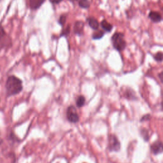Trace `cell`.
Masks as SVG:
<instances>
[{
  "label": "cell",
  "mask_w": 163,
  "mask_h": 163,
  "mask_svg": "<svg viewBox=\"0 0 163 163\" xmlns=\"http://www.w3.org/2000/svg\"><path fill=\"white\" fill-rule=\"evenodd\" d=\"M5 87L8 96L18 94L22 90V82L15 76H10L7 80Z\"/></svg>",
  "instance_id": "obj_1"
},
{
  "label": "cell",
  "mask_w": 163,
  "mask_h": 163,
  "mask_svg": "<svg viewBox=\"0 0 163 163\" xmlns=\"http://www.w3.org/2000/svg\"><path fill=\"white\" fill-rule=\"evenodd\" d=\"M112 43L113 48L119 52H122L126 49L127 43L124 39V35L122 33H116L112 36Z\"/></svg>",
  "instance_id": "obj_2"
},
{
  "label": "cell",
  "mask_w": 163,
  "mask_h": 163,
  "mask_svg": "<svg viewBox=\"0 0 163 163\" xmlns=\"http://www.w3.org/2000/svg\"><path fill=\"white\" fill-rule=\"evenodd\" d=\"M108 149L110 152H119L121 150V143L115 135H110L108 136Z\"/></svg>",
  "instance_id": "obj_3"
},
{
  "label": "cell",
  "mask_w": 163,
  "mask_h": 163,
  "mask_svg": "<svg viewBox=\"0 0 163 163\" xmlns=\"http://www.w3.org/2000/svg\"><path fill=\"white\" fill-rule=\"evenodd\" d=\"M66 118L71 123H77L79 121V116L76 111V108L71 105L66 110Z\"/></svg>",
  "instance_id": "obj_4"
},
{
  "label": "cell",
  "mask_w": 163,
  "mask_h": 163,
  "mask_svg": "<svg viewBox=\"0 0 163 163\" xmlns=\"http://www.w3.org/2000/svg\"><path fill=\"white\" fill-rule=\"evenodd\" d=\"M150 150L153 154L159 155L162 152V143L160 140H156L150 145Z\"/></svg>",
  "instance_id": "obj_5"
},
{
  "label": "cell",
  "mask_w": 163,
  "mask_h": 163,
  "mask_svg": "<svg viewBox=\"0 0 163 163\" xmlns=\"http://www.w3.org/2000/svg\"><path fill=\"white\" fill-rule=\"evenodd\" d=\"M84 23L82 21H76L73 27V31L76 35L82 36L84 34Z\"/></svg>",
  "instance_id": "obj_6"
},
{
  "label": "cell",
  "mask_w": 163,
  "mask_h": 163,
  "mask_svg": "<svg viewBox=\"0 0 163 163\" xmlns=\"http://www.w3.org/2000/svg\"><path fill=\"white\" fill-rule=\"evenodd\" d=\"M148 17L150 19V20L153 22H155V23H158V22H161L162 19L161 14L159 12H156V11H151L149 13Z\"/></svg>",
  "instance_id": "obj_7"
},
{
  "label": "cell",
  "mask_w": 163,
  "mask_h": 163,
  "mask_svg": "<svg viewBox=\"0 0 163 163\" xmlns=\"http://www.w3.org/2000/svg\"><path fill=\"white\" fill-rule=\"evenodd\" d=\"M87 21L88 22L89 26L92 28L93 30L96 31L97 30H98L99 24L96 19H95L93 17H89L87 19Z\"/></svg>",
  "instance_id": "obj_8"
},
{
  "label": "cell",
  "mask_w": 163,
  "mask_h": 163,
  "mask_svg": "<svg viewBox=\"0 0 163 163\" xmlns=\"http://www.w3.org/2000/svg\"><path fill=\"white\" fill-rule=\"evenodd\" d=\"M46 0H30V7L32 10L39 8Z\"/></svg>",
  "instance_id": "obj_9"
},
{
  "label": "cell",
  "mask_w": 163,
  "mask_h": 163,
  "mask_svg": "<svg viewBox=\"0 0 163 163\" xmlns=\"http://www.w3.org/2000/svg\"><path fill=\"white\" fill-rule=\"evenodd\" d=\"M100 25L104 31H107L108 33L111 32V31L113 29V26L110 22H108L107 20L102 21L100 24Z\"/></svg>",
  "instance_id": "obj_10"
},
{
  "label": "cell",
  "mask_w": 163,
  "mask_h": 163,
  "mask_svg": "<svg viewBox=\"0 0 163 163\" xmlns=\"http://www.w3.org/2000/svg\"><path fill=\"white\" fill-rule=\"evenodd\" d=\"M124 97L127 99H134L137 98L135 93L134 92V90H132L131 89H127L125 91V93H124Z\"/></svg>",
  "instance_id": "obj_11"
},
{
  "label": "cell",
  "mask_w": 163,
  "mask_h": 163,
  "mask_svg": "<svg viewBox=\"0 0 163 163\" xmlns=\"http://www.w3.org/2000/svg\"><path fill=\"white\" fill-rule=\"evenodd\" d=\"M85 104V98L82 95H80L76 98V105L79 108H81L84 106Z\"/></svg>",
  "instance_id": "obj_12"
},
{
  "label": "cell",
  "mask_w": 163,
  "mask_h": 163,
  "mask_svg": "<svg viewBox=\"0 0 163 163\" xmlns=\"http://www.w3.org/2000/svg\"><path fill=\"white\" fill-rule=\"evenodd\" d=\"M79 5L82 8L87 9L90 6V1L89 0H79Z\"/></svg>",
  "instance_id": "obj_13"
},
{
  "label": "cell",
  "mask_w": 163,
  "mask_h": 163,
  "mask_svg": "<svg viewBox=\"0 0 163 163\" xmlns=\"http://www.w3.org/2000/svg\"><path fill=\"white\" fill-rule=\"evenodd\" d=\"M105 34V33L102 30H99L94 32L93 35V40H99L102 38Z\"/></svg>",
  "instance_id": "obj_14"
},
{
  "label": "cell",
  "mask_w": 163,
  "mask_h": 163,
  "mask_svg": "<svg viewBox=\"0 0 163 163\" xmlns=\"http://www.w3.org/2000/svg\"><path fill=\"white\" fill-rule=\"evenodd\" d=\"M140 133L142 138L144 139V140L145 142H148V140H149L150 135H149V133H148V130H147V129L145 128L142 129L140 131Z\"/></svg>",
  "instance_id": "obj_15"
},
{
  "label": "cell",
  "mask_w": 163,
  "mask_h": 163,
  "mask_svg": "<svg viewBox=\"0 0 163 163\" xmlns=\"http://www.w3.org/2000/svg\"><path fill=\"white\" fill-rule=\"evenodd\" d=\"M66 15H61L59 19V21H58V22L59 24L62 26V27H64L65 23H66Z\"/></svg>",
  "instance_id": "obj_16"
},
{
  "label": "cell",
  "mask_w": 163,
  "mask_h": 163,
  "mask_svg": "<svg viewBox=\"0 0 163 163\" xmlns=\"http://www.w3.org/2000/svg\"><path fill=\"white\" fill-rule=\"evenodd\" d=\"M70 33V26L68 25L65 29H63L62 33H61V36H68Z\"/></svg>",
  "instance_id": "obj_17"
},
{
  "label": "cell",
  "mask_w": 163,
  "mask_h": 163,
  "mask_svg": "<svg viewBox=\"0 0 163 163\" xmlns=\"http://www.w3.org/2000/svg\"><path fill=\"white\" fill-rule=\"evenodd\" d=\"M154 59L157 62H162V53L161 52H157V53L154 56Z\"/></svg>",
  "instance_id": "obj_18"
},
{
  "label": "cell",
  "mask_w": 163,
  "mask_h": 163,
  "mask_svg": "<svg viewBox=\"0 0 163 163\" xmlns=\"http://www.w3.org/2000/svg\"><path fill=\"white\" fill-rule=\"evenodd\" d=\"M151 119V116L150 114H146L145 116H143L141 118V122H144L146 121H149V120Z\"/></svg>",
  "instance_id": "obj_19"
},
{
  "label": "cell",
  "mask_w": 163,
  "mask_h": 163,
  "mask_svg": "<svg viewBox=\"0 0 163 163\" xmlns=\"http://www.w3.org/2000/svg\"><path fill=\"white\" fill-rule=\"evenodd\" d=\"M4 35H5V32H4L3 27L0 26V41L2 40V38L4 37Z\"/></svg>",
  "instance_id": "obj_20"
},
{
  "label": "cell",
  "mask_w": 163,
  "mask_h": 163,
  "mask_svg": "<svg viewBox=\"0 0 163 163\" xmlns=\"http://www.w3.org/2000/svg\"><path fill=\"white\" fill-rule=\"evenodd\" d=\"M50 2L52 4H59L61 2H62L63 0H49Z\"/></svg>",
  "instance_id": "obj_21"
},
{
  "label": "cell",
  "mask_w": 163,
  "mask_h": 163,
  "mask_svg": "<svg viewBox=\"0 0 163 163\" xmlns=\"http://www.w3.org/2000/svg\"><path fill=\"white\" fill-rule=\"evenodd\" d=\"M159 79H160V80L162 82V72H161L159 75Z\"/></svg>",
  "instance_id": "obj_22"
},
{
  "label": "cell",
  "mask_w": 163,
  "mask_h": 163,
  "mask_svg": "<svg viewBox=\"0 0 163 163\" xmlns=\"http://www.w3.org/2000/svg\"><path fill=\"white\" fill-rule=\"evenodd\" d=\"M68 1H70V2H71V3H75L76 1H77L78 0H68Z\"/></svg>",
  "instance_id": "obj_23"
},
{
  "label": "cell",
  "mask_w": 163,
  "mask_h": 163,
  "mask_svg": "<svg viewBox=\"0 0 163 163\" xmlns=\"http://www.w3.org/2000/svg\"><path fill=\"white\" fill-rule=\"evenodd\" d=\"M2 142H3V140H1V138H0V145H1V143H2Z\"/></svg>",
  "instance_id": "obj_24"
}]
</instances>
